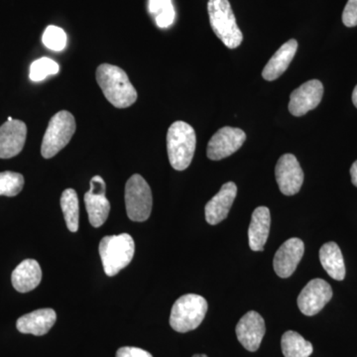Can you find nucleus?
Instances as JSON below:
<instances>
[{"instance_id": "nucleus-9", "label": "nucleus", "mask_w": 357, "mask_h": 357, "mask_svg": "<svg viewBox=\"0 0 357 357\" xmlns=\"http://www.w3.org/2000/svg\"><path fill=\"white\" fill-rule=\"evenodd\" d=\"M246 140V134L239 128H220L213 134L206 148L208 158L213 161H220L227 158L236 151H238Z\"/></svg>"}, {"instance_id": "nucleus-21", "label": "nucleus", "mask_w": 357, "mask_h": 357, "mask_svg": "<svg viewBox=\"0 0 357 357\" xmlns=\"http://www.w3.org/2000/svg\"><path fill=\"white\" fill-rule=\"evenodd\" d=\"M319 261L326 273L333 279L342 281L345 277L344 256L340 246L335 243L324 244L319 249Z\"/></svg>"}, {"instance_id": "nucleus-25", "label": "nucleus", "mask_w": 357, "mask_h": 357, "mask_svg": "<svg viewBox=\"0 0 357 357\" xmlns=\"http://www.w3.org/2000/svg\"><path fill=\"white\" fill-rule=\"evenodd\" d=\"M24 187V178L20 173L6 171L0 173V196L15 197Z\"/></svg>"}, {"instance_id": "nucleus-4", "label": "nucleus", "mask_w": 357, "mask_h": 357, "mask_svg": "<svg viewBox=\"0 0 357 357\" xmlns=\"http://www.w3.org/2000/svg\"><path fill=\"white\" fill-rule=\"evenodd\" d=\"M208 11L211 28L218 39L229 49L241 46L243 35L229 0H208Z\"/></svg>"}, {"instance_id": "nucleus-17", "label": "nucleus", "mask_w": 357, "mask_h": 357, "mask_svg": "<svg viewBox=\"0 0 357 357\" xmlns=\"http://www.w3.org/2000/svg\"><path fill=\"white\" fill-rule=\"evenodd\" d=\"M57 321V314L53 309H40L24 314L17 319L16 328L22 333L41 335H46Z\"/></svg>"}, {"instance_id": "nucleus-29", "label": "nucleus", "mask_w": 357, "mask_h": 357, "mask_svg": "<svg viewBox=\"0 0 357 357\" xmlns=\"http://www.w3.org/2000/svg\"><path fill=\"white\" fill-rule=\"evenodd\" d=\"M116 357H153L151 354L142 349L133 347H121L116 352Z\"/></svg>"}, {"instance_id": "nucleus-30", "label": "nucleus", "mask_w": 357, "mask_h": 357, "mask_svg": "<svg viewBox=\"0 0 357 357\" xmlns=\"http://www.w3.org/2000/svg\"><path fill=\"white\" fill-rule=\"evenodd\" d=\"M351 176L352 184L356 185V187L357 188V161L354 162V163L352 164L351 168Z\"/></svg>"}, {"instance_id": "nucleus-10", "label": "nucleus", "mask_w": 357, "mask_h": 357, "mask_svg": "<svg viewBox=\"0 0 357 357\" xmlns=\"http://www.w3.org/2000/svg\"><path fill=\"white\" fill-rule=\"evenodd\" d=\"M333 298V289L323 279H312L305 286L298 297V307L305 316H314Z\"/></svg>"}, {"instance_id": "nucleus-6", "label": "nucleus", "mask_w": 357, "mask_h": 357, "mask_svg": "<svg viewBox=\"0 0 357 357\" xmlns=\"http://www.w3.org/2000/svg\"><path fill=\"white\" fill-rule=\"evenodd\" d=\"M76 131L74 115L61 110L52 117L42 141L41 154L45 159L53 158L67 146Z\"/></svg>"}, {"instance_id": "nucleus-2", "label": "nucleus", "mask_w": 357, "mask_h": 357, "mask_svg": "<svg viewBox=\"0 0 357 357\" xmlns=\"http://www.w3.org/2000/svg\"><path fill=\"white\" fill-rule=\"evenodd\" d=\"M196 145L195 129L187 122H174L167 133V151L171 166L177 171L185 170L191 165Z\"/></svg>"}, {"instance_id": "nucleus-16", "label": "nucleus", "mask_w": 357, "mask_h": 357, "mask_svg": "<svg viewBox=\"0 0 357 357\" xmlns=\"http://www.w3.org/2000/svg\"><path fill=\"white\" fill-rule=\"evenodd\" d=\"M237 187L234 182H227L220 188V192L206 204V222L211 225H218L229 215L232 204L236 198Z\"/></svg>"}, {"instance_id": "nucleus-1", "label": "nucleus", "mask_w": 357, "mask_h": 357, "mask_svg": "<svg viewBox=\"0 0 357 357\" xmlns=\"http://www.w3.org/2000/svg\"><path fill=\"white\" fill-rule=\"evenodd\" d=\"M96 77L103 95L117 109H126L137 100V91L121 68L102 64L96 69Z\"/></svg>"}, {"instance_id": "nucleus-20", "label": "nucleus", "mask_w": 357, "mask_h": 357, "mask_svg": "<svg viewBox=\"0 0 357 357\" xmlns=\"http://www.w3.org/2000/svg\"><path fill=\"white\" fill-rule=\"evenodd\" d=\"M297 50L298 42L295 39L289 40L285 44L282 45L263 69V79L272 82L281 77L288 69Z\"/></svg>"}, {"instance_id": "nucleus-24", "label": "nucleus", "mask_w": 357, "mask_h": 357, "mask_svg": "<svg viewBox=\"0 0 357 357\" xmlns=\"http://www.w3.org/2000/svg\"><path fill=\"white\" fill-rule=\"evenodd\" d=\"M149 13L155 17L156 24L160 28H168L175 20V9L172 0H149Z\"/></svg>"}, {"instance_id": "nucleus-18", "label": "nucleus", "mask_w": 357, "mask_h": 357, "mask_svg": "<svg viewBox=\"0 0 357 357\" xmlns=\"http://www.w3.org/2000/svg\"><path fill=\"white\" fill-rule=\"evenodd\" d=\"M271 215L266 206H258L253 211L248 229L249 246L251 250L263 251L269 236Z\"/></svg>"}, {"instance_id": "nucleus-15", "label": "nucleus", "mask_w": 357, "mask_h": 357, "mask_svg": "<svg viewBox=\"0 0 357 357\" xmlns=\"http://www.w3.org/2000/svg\"><path fill=\"white\" fill-rule=\"evenodd\" d=\"M305 252L304 243L297 237L288 239L275 255L273 266L280 278H288L297 269Z\"/></svg>"}, {"instance_id": "nucleus-23", "label": "nucleus", "mask_w": 357, "mask_h": 357, "mask_svg": "<svg viewBox=\"0 0 357 357\" xmlns=\"http://www.w3.org/2000/svg\"><path fill=\"white\" fill-rule=\"evenodd\" d=\"M61 208L67 225L68 229L77 232L79 229V204L77 192L74 189H67L61 196Z\"/></svg>"}, {"instance_id": "nucleus-3", "label": "nucleus", "mask_w": 357, "mask_h": 357, "mask_svg": "<svg viewBox=\"0 0 357 357\" xmlns=\"http://www.w3.org/2000/svg\"><path fill=\"white\" fill-rule=\"evenodd\" d=\"M98 249L105 274L112 277L128 266L135 252V243L128 234H121L103 237Z\"/></svg>"}, {"instance_id": "nucleus-5", "label": "nucleus", "mask_w": 357, "mask_h": 357, "mask_svg": "<svg viewBox=\"0 0 357 357\" xmlns=\"http://www.w3.org/2000/svg\"><path fill=\"white\" fill-rule=\"evenodd\" d=\"M208 312V302L202 296L187 294L176 301L170 316V326L178 333L196 330Z\"/></svg>"}, {"instance_id": "nucleus-11", "label": "nucleus", "mask_w": 357, "mask_h": 357, "mask_svg": "<svg viewBox=\"0 0 357 357\" xmlns=\"http://www.w3.org/2000/svg\"><path fill=\"white\" fill-rule=\"evenodd\" d=\"M277 184L282 194L294 196L300 192L304 183V172L299 161L292 154L282 155L275 168Z\"/></svg>"}, {"instance_id": "nucleus-14", "label": "nucleus", "mask_w": 357, "mask_h": 357, "mask_svg": "<svg viewBox=\"0 0 357 357\" xmlns=\"http://www.w3.org/2000/svg\"><path fill=\"white\" fill-rule=\"evenodd\" d=\"M27 137L24 122L13 119L0 126V158L10 159L22 151Z\"/></svg>"}, {"instance_id": "nucleus-12", "label": "nucleus", "mask_w": 357, "mask_h": 357, "mask_svg": "<svg viewBox=\"0 0 357 357\" xmlns=\"http://www.w3.org/2000/svg\"><path fill=\"white\" fill-rule=\"evenodd\" d=\"M324 96V86L319 79L303 84L291 93L289 110L294 116H303L316 109Z\"/></svg>"}, {"instance_id": "nucleus-22", "label": "nucleus", "mask_w": 357, "mask_h": 357, "mask_svg": "<svg viewBox=\"0 0 357 357\" xmlns=\"http://www.w3.org/2000/svg\"><path fill=\"white\" fill-rule=\"evenodd\" d=\"M281 347L285 357H310L314 351L311 342L294 331L284 333Z\"/></svg>"}, {"instance_id": "nucleus-19", "label": "nucleus", "mask_w": 357, "mask_h": 357, "mask_svg": "<svg viewBox=\"0 0 357 357\" xmlns=\"http://www.w3.org/2000/svg\"><path fill=\"white\" fill-rule=\"evenodd\" d=\"M42 280V270L34 259H26L20 263L11 275V282L16 291L27 293L38 287Z\"/></svg>"}, {"instance_id": "nucleus-7", "label": "nucleus", "mask_w": 357, "mask_h": 357, "mask_svg": "<svg viewBox=\"0 0 357 357\" xmlns=\"http://www.w3.org/2000/svg\"><path fill=\"white\" fill-rule=\"evenodd\" d=\"M152 192L142 176L134 174L126 185V206L128 218L133 222H145L152 211Z\"/></svg>"}, {"instance_id": "nucleus-26", "label": "nucleus", "mask_w": 357, "mask_h": 357, "mask_svg": "<svg viewBox=\"0 0 357 357\" xmlns=\"http://www.w3.org/2000/svg\"><path fill=\"white\" fill-rule=\"evenodd\" d=\"M59 65L49 58H41L34 61L30 67V79L33 82H41L51 75L58 74Z\"/></svg>"}, {"instance_id": "nucleus-13", "label": "nucleus", "mask_w": 357, "mask_h": 357, "mask_svg": "<svg viewBox=\"0 0 357 357\" xmlns=\"http://www.w3.org/2000/svg\"><path fill=\"white\" fill-rule=\"evenodd\" d=\"M266 328L264 319L257 312H246L236 326V337L244 349L255 352L259 349Z\"/></svg>"}, {"instance_id": "nucleus-32", "label": "nucleus", "mask_w": 357, "mask_h": 357, "mask_svg": "<svg viewBox=\"0 0 357 357\" xmlns=\"http://www.w3.org/2000/svg\"><path fill=\"white\" fill-rule=\"evenodd\" d=\"M192 357H208L206 356V354H195Z\"/></svg>"}, {"instance_id": "nucleus-28", "label": "nucleus", "mask_w": 357, "mask_h": 357, "mask_svg": "<svg viewBox=\"0 0 357 357\" xmlns=\"http://www.w3.org/2000/svg\"><path fill=\"white\" fill-rule=\"evenodd\" d=\"M342 22L347 27L357 26V0H349L342 13Z\"/></svg>"}, {"instance_id": "nucleus-31", "label": "nucleus", "mask_w": 357, "mask_h": 357, "mask_svg": "<svg viewBox=\"0 0 357 357\" xmlns=\"http://www.w3.org/2000/svg\"><path fill=\"white\" fill-rule=\"evenodd\" d=\"M352 102L357 109V86L354 88V93H352Z\"/></svg>"}, {"instance_id": "nucleus-27", "label": "nucleus", "mask_w": 357, "mask_h": 357, "mask_svg": "<svg viewBox=\"0 0 357 357\" xmlns=\"http://www.w3.org/2000/svg\"><path fill=\"white\" fill-rule=\"evenodd\" d=\"M43 43L53 51H62L67 44V35L64 30L57 26H48L43 34Z\"/></svg>"}, {"instance_id": "nucleus-8", "label": "nucleus", "mask_w": 357, "mask_h": 357, "mask_svg": "<svg viewBox=\"0 0 357 357\" xmlns=\"http://www.w3.org/2000/svg\"><path fill=\"white\" fill-rule=\"evenodd\" d=\"M107 185L100 176L91 178L89 190L84 195V204L89 220L93 227H102L107 222L110 211V203L105 196Z\"/></svg>"}]
</instances>
